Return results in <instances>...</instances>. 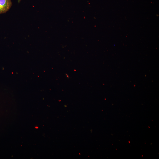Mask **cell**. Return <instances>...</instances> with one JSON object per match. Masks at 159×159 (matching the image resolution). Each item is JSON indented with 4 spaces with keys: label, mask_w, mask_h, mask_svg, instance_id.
I'll return each mask as SVG.
<instances>
[{
    "label": "cell",
    "mask_w": 159,
    "mask_h": 159,
    "mask_svg": "<svg viewBox=\"0 0 159 159\" xmlns=\"http://www.w3.org/2000/svg\"><path fill=\"white\" fill-rule=\"evenodd\" d=\"M12 6L11 0H0V14L6 12Z\"/></svg>",
    "instance_id": "6da1fadb"
},
{
    "label": "cell",
    "mask_w": 159,
    "mask_h": 159,
    "mask_svg": "<svg viewBox=\"0 0 159 159\" xmlns=\"http://www.w3.org/2000/svg\"><path fill=\"white\" fill-rule=\"evenodd\" d=\"M18 0V3H19L22 0Z\"/></svg>",
    "instance_id": "7a4b0ae2"
}]
</instances>
